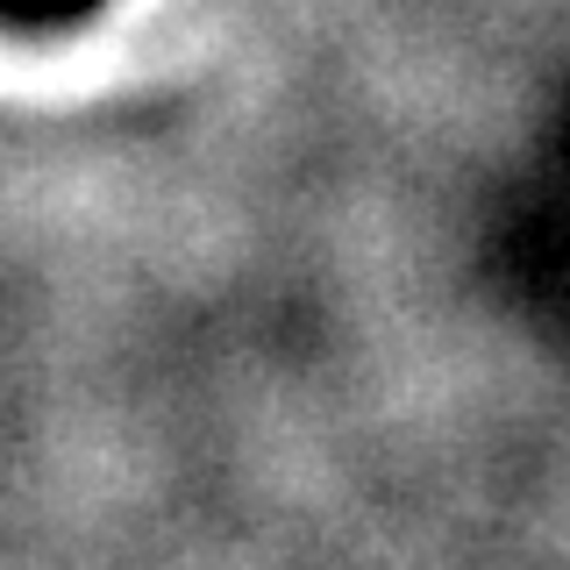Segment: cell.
I'll use <instances>...</instances> for the list:
<instances>
[{"mask_svg": "<svg viewBox=\"0 0 570 570\" xmlns=\"http://www.w3.org/2000/svg\"><path fill=\"white\" fill-rule=\"evenodd\" d=\"M94 0H0V14L14 22H65V14H86Z\"/></svg>", "mask_w": 570, "mask_h": 570, "instance_id": "6da1fadb", "label": "cell"}]
</instances>
